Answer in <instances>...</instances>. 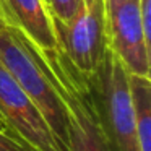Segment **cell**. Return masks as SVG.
Returning a JSON list of instances; mask_svg holds the SVG:
<instances>
[{
    "label": "cell",
    "mask_w": 151,
    "mask_h": 151,
    "mask_svg": "<svg viewBox=\"0 0 151 151\" xmlns=\"http://www.w3.org/2000/svg\"><path fill=\"white\" fill-rule=\"evenodd\" d=\"M0 18L20 34L46 68L68 59L60 46L50 8L44 0H0Z\"/></svg>",
    "instance_id": "4"
},
{
    "label": "cell",
    "mask_w": 151,
    "mask_h": 151,
    "mask_svg": "<svg viewBox=\"0 0 151 151\" xmlns=\"http://www.w3.org/2000/svg\"><path fill=\"white\" fill-rule=\"evenodd\" d=\"M88 85L109 150L138 151L128 73L109 49Z\"/></svg>",
    "instance_id": "1"
},
{
    "label": "cell",
    "mask_w": 151,
    "mask_h": 151,
    "mask_svg": "<svg viewBox=\"0 0 151 151\" xmlns=\"http://www.w3.org/2000/svg\"><path fill=\"white\" fill-rule=\"evenodd\" d=\"M46 73L65 107L67 151H111L99 125L88 78L76 72L68 59L52 70L46 68Z\"/></svg>",
    "instance_id": "2"
},
{
    "label": "cell",
    "mask_w": 151,
    "mask_h": 151,
    "mask_svg": "<svg viewBox=\"0 0 151 151\" xmlns=\"http://www.w3.org/2000/svg\"><path fill=\"white\" fill-rule=\"evenodd\" d=\"M0 114L12 135L26 141L36 151H63L46 119L0 63Z\"/></svg>",
    "instance_id": "5"
},
{
    "label": "cell",
    "mask_w": 151,
    "mask_h": 151,
    "mask_svg": "<svg viewBox=\"0 0 151 151\" xmlns=\"http://www.w3.org/2000/svg\"><path fill=\"white\" fill-rule=\"evenodd\" d=\"M138 151H151V78L128 75Z\"/></svg>",
    "instance_id": "6"
},
{
    "label": "cell",
    "mask_w": 151,
    "mask_h": 151,
    "mask_svg": "<svg viewBox=\"0 0 151 151\" xmlns=\"http://www.w3.org/2000/svg\"><path fill=\"white\" fill-rule=\"evenodd\" d=\"M107 49L128 75L151 78V42L145 37L140 0H104Z\"/></svg>",
    "instance_id": "3"
},
{
    "label": "cell",
    "mask_w": 151,
    "mask_h": 151,
    "mask_svg": "<svg viewBox=\"0 0 151 151\" xmlns=\"http://www.w3.org/2000/svg\"><path fill=\"white\" fill-rule=\"evenodd\" d=\"M0 130H5V132H8V128H7V124H5V120H4V117H2V114H0ZM10 133V132H8Z\"/></svg>",
    "instance_id": "10"
},
{
    "label": "cell",
    "mask_w": 151,
    "mask_h": 151,
    "mask_svg": "<svg viewBox=\"0 0 151 151\" xmlns=\"http://www.w3.org/2000/svg\"><path fill=\"white\" fill-rule=\"evenodd\" d=\"M0 151H36L26 141L17 138L5 130H0Z\"/></svg>",
    "instance_id": "8"
},
{
    "label": "cell",
    "mask_w": 151,
    "mask_h": 151,
    "mask_svg": "<svg viewBox=\"0 0 151 151\" xmlns=\"http://www.w3.org/2000/svg\"><path fill=\"white\" fill-rule=\"evenodd\" d=\"M44 2H46V4H47V5H49V0H44Z\"/></svg>",
    "instance_id": "11"
},
{
    "label": "cell",
    "mask_w": 151,
    "mask_h": 151,
    "mask_svg": "<svg viewBox=\"0 0 151 151\" xmlns=\"http://www.w3.org/2000/svg\"><path fill=\"white\" fill-rule=\"evenodd\" d=\"M140 18L145 37L151 42V0H140Z\"/></svg>",
    "instance_id": "9"
},
{
    "label": "cell",
    "mask_w": 151,
    "mask_h": 151,
    "mask_svg": "<svg viewBox=\"0 0 151 151\" xmlns=\"http://www.w3.org/2000/svg\"><path fill=\"white\" fill-rule=\"evenodd\" d=\"M83 7H85L83 0H49L50 13L54 20L62 26H68Z\"/></svg>",
    "instance_id": "7"
}]
</instances>
